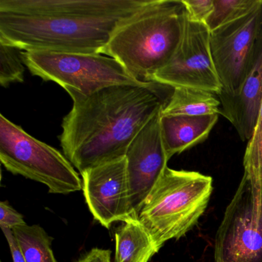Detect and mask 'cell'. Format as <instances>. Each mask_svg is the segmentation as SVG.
<instances>
[{
    "label": "cell",
    "mask_w": 262,
    "mask_h": 262,
    "mask_svg": "<svg viewBox=\"0 0 262 262\" xmlns=\"http://www.w3.org/2000/svg\"><path fill=\"white\" fill-rule=\"evenodd\" d=\"M217 96L221 102L220 114L229 121L243 142L249 141L262 102V30L252 65L240 88L233 94L222 91Z\"/></svg>",
    "instance_id": "obj_12"
},
{
    "label": "cell",
    "mask_w": 262,
    "mask_h": 262,
    "mask_svg": "<svg viewBox=\"0 0 262 262\" xmlns=\"http://www.w3.org/2000/svg\"><path fill=\"white\" fill-rule=\"evenodd\" d=\"M25 65L19 50L0 42V85L7 88L10 84L24 82Z\"/></svg>",
    "instance_id": "obj_19"
},
{
    "label": "cell",
    "mask_w": 262,
    "mask_h": 262,
    "mask_svg": "<svg viewBox=\"0 0 262 262\" xmlns=\"http://www.w3.org/2000/svg\"><path fill=\"white\" fill-rule=\"evenodd\" d=\"M146 0H0V42L23 51L102 54Z\"/></svg>",
    "instance_id": "obj_2"
},
{
    "label": "cell",
    "mask_w": 262,
    "mask_h": 262,
    "mask_svg": "<svg viewBox=\"0 0 262 262\" xmlns=\"http://www.w3.org/2000/svg\"><path fill=\"white\" fill-rule=\"evenodd\" d=\"M173 89L157 82L113 85L90 95L67 90L73 108L63 118L60 145L81 173L125 157L150 119L165 107Z\"/></svg>",
    "instance_id": "obj_1"
},
{
    "label": "cell",
    "mask_w": 262,
    "mask_h": 262,
    "mask_svg": "<svg viewBox=\"0 0 262 262\" xmlns=\"http://www.w3.org/2000/svg\"><path fill=\"white\" fill-rule=\"evenodd\" d=\"M32 75L69 90L90 95L113 85H139L116 59L103 54L22 51Z\"/></svg>",
    "instance_id": "obj_6"
},
{
    "label": "cell",
    "mask_w": 262,
    "mask_h": 262,
    "mask_svg": "<svg viewBox=\"0 0 262 262\" xmlns=\"http://www.w3.org/2000/svg\"><path fill=\"white\" fill-rule=\"evenodd\" d=\"M1 229L8 242L13 262H27L13 230L5 228Z\"/></svg>",
    "instance_id": "obj_22"
},
{
    "label": "cell",
    "mask_w": 262,
    "mask_h": 262,
    "mask_svg": "<svg viewBox=\"0 0 262 262\" xmlns=\"http://www.w3.org/2000/svg\"><path fill=\"white\" fill-rule=\"evenodd\" d=\"M219 120V115L208 116H162V142L168 160L208 138Z\"/></svg>",
    "instance_id": "obj_13"
},
{
    "label": "cell",
    "mask_w": 262,
    "mask_h": 262,
    "mask_svg": "<svg viewBox=\"0 0 262 262\" xmlns=\"http://www.w3.org/2000/svg\"><path fill=\"white\" fill-rule=\"evenodd\" d=\"M185 16L182 0H146L116 27L102 54L117 60L137 82H153L179 47Z\"/></svg>",
    "instance_id": "obj_3"
},
{
    "label": "cell",
    "mask_w": 262,
    "mask_h": 262,
    "mask_svg": "<svg viewBox=\"0 0 262 262\" xmlns=\"http://www.w3.org/2000/svg\"><path fill=\"white\" fill-rule=\"evenodd\" d=\"M76 262H111V251L101 248H93Z\"/></svg>",
    "instance_id": "obj_23"
},
{
    "label": "cell",
    "mask_w": 262,
    "mask_h": 262,
    "mask_svg": "<svg viewBox=\"0 0 262 262\" xmlns=\"http://www.w3.org/2000/svg\"><path fill=\"white\" fill-rule=\"evenodd\" d=\"M85 202L95 220L108 228L133 215L130 206L125 157L105 162L81 173Z\"/></svg>",
    "instance_id": "obj_10"
},
{
    "label": "cell",
    "mask_w": 262,
    "mask_h": 262,
    "mask_svg": "<svg viewBox=\"0 0 262 262\" xmlns=\"http://www.w3.org/2000/svg\"><path fill=\"white\" fill-rule=\"evenodd\" d=\"M115 262H148L159 252L151 236L136 219L124 222L115 233Z\"/></svg>",
    "instance_id": "obj_14"
},
{
    "label": "cell",
    "mask_w": 262,
    "mask_h": 262,
    "mask_svg": "<svg viewBox=\"0 0 262 262\" xmlns=\"http://www.w3.org/2000/svg\"><path fill=\"white\" fill-rule=\"evenodd\" d=\"M162 110L139 132L125 154L130 206L135 217L168 167L161 133Z\"/></svg>",
    "instance_id": "obj_11"
},
{
    "label": "cell",
    "mask_w": 262,
    "mask_h": 262,
    "mask_svg": "<svg viewBox=\"0 0 262 262\" xmlns=\"http://www.w3.org/2000/svg\"><path fill=\"white\" fill-rule=\"evenodd\" d=\"M260 0H214L212 12L205 24L210 32L248 14Z\"/></svg>",
    "instance_id": "obj_18"
},
{
    "label": "cell",
    "mask_w": 262,
    "mask_h": 262,
    "mask_svg": "<svg viewBox=\"0 0 262 262\" xmlns=\"http://www.w3.org/2000/svg\"><path fill=\"white\" fill-rule=\"evenodd\" d=\"M188 20L205 24L214 7V0H182Z\"/></svg>",
    "instance_id": "obj_20"
},
{
    "label": "cell",
    "mask_w": 262,
    "mask_h": 262,
    "mask_svg": "<svg viewBox=\"0 0 262 262\" xmlns=\"http://www.w3.org/2000/svg\"><path fill=\"white\" fill-rule=\"evenodd\" d=\"M212 191L211 176L167 167L136 219L159 251L168 241L183 237L198 223Z\"/></svg>",
    "instance_id": "obj_4"
},
{
    "label": "cell",
    "mask_w": 262,
    "mask_h": 262,
    "mask_svg": "<svg viewBox=\"0 0 262 262\" xmlns=\"http://www.w3.org/2000/svg\"><path fill=\"white\" fill-rule=\"evenodd\" d=\"M27 262H58L52 249L53 237L38 225L16 227L13 229Z\"/></svg>",
    "instance_id": "obj_16"
},
{
    "label": "cell",
    "mask_w": 262,
    "mask_h": 262,
    "mask_svg": "<svg viewBox=\"0 0 262 262\" xmlns=\"http://www.w3.org/2000/svg\"><path fill=\"white\" fill-rule=\"evenodd\" d=\"M243 165L244 176L253 188L262 191V102L254 132L247 145Z\"/></svg>",
    "instance_id": "obj_17"
},
{
    "label": "cell",
    "mask_w": 262,
    "mask_h": 262,
    "mask_svg": "<svg viewBox=\"0 0 262 262\" xmlns=\"http://www.w3.org/2000/svg\"><path fill=\"white\" fill-rule=\"evenodd\" d=\"M211 32L205 24L185 16L183 35L173 56L153 78V82L171 88L196 89L213 94L222 93L210 47Z\"/></svg>",
    "instance_id": "obj_8"
},
{
    "label": "cell",
    "mask_w": 262,
    "mask_h": 262,
    "mask_svg": "<svg viewBox=\"0 0 262 262\" xmlns=\"http://www.w3.org/2000/svg\"><path fill=\"white\" fill-rule=\"evenodd\" d=\"M262 30V0L248 14L211 32V56L222 92L233 94L243 83L252 65Z\"/></svg>",
    "instance_id": "obj_9"
},
{
    "label": "cell",
    "mask_w": 262,
    "mask_h": 262,
    "mask_svg": "<svg viewBox=\"0 0 262 262\" xmlns=\"http://www.w3.org/2000/svg\"><path fill=\"white\" fill-rule=\"evenodd\" d=\"M221 102L213 93L196 89L179 87L162 110V116H208L220 114Z\"/></svg>",
    "instance_id": "obj_15"
},
{
    "label": "cell",
    "mask_w": 262,
    "mask_h": 262,
    "mask_svg": "<svg viewBox=\"0 0 262 262\" xmlns=\"http://www.w3.org/2000/svg\"><path fill=\"white\" fill-rule=\"evenodd\" d=\"M24 216L12 208L8 202L0 203V227L13 230L16 227L26 225Z\"/></svg>",
    "instance_id": "obj_21"
},
{
    "label": "cell",
    "mask_w": 262,
    "mask_h": 262,
    "mask_svg": "<svg viewBox=\"0 0 262 262\" xmlns=\"http://www.w3.org/2000/svg\"><path fill=\"white\" fill-rule=\"evenodd\" d=\"M0 161L10 172L47 185L51 194L82 190V180L59 150L0 115Z\"/></svg>",
    "instance_id": "obj_5"
},
{
    "label": "cell",
    "mask_w": 262,
    "mask_h": 262,
    "mask_svg": "<svg viewBox=\"0 0 262 262\" xmlns=\"http://www.w3.org/2000/svg\"><path fill=\"white\" fill-rule=\"evenodd\" d=\"M215 262H262V191L243 176L214 242Z\"/></svg>",
    "instance_id": "obj_7"
}]
</instances>
